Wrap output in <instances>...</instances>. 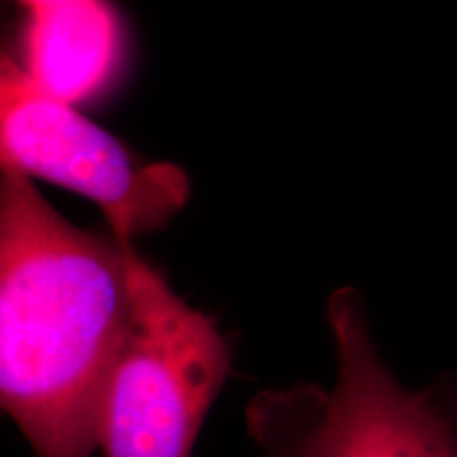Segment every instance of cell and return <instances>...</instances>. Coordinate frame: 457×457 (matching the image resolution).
Returning <instances> with one entry per match:
<instances>
[{
  "label": "cell",
  "mask_w": 457,
  "mask_h": 457,
  "mask_svg": "<svg viewBox=\"0 0 457 457\" xmlns=\"http://www.w3.org/2000/svg\"><path fill=\"white\" fill-rule=\"evenodd\" d=\"M231 370L214 320L131 254V303L96 421L102 457H193L205 415Z\"/></svg>",
  "instance_id": "cell-2"
},
{
  "label": "cell",
  "mask_w": 457,
  "mask_h": 457,
  "mask_svg": "<svg viewBox=\"0 0 457 457\" xmlns=\"http://www.w3.org/2000/svg\"><path fill=\"white\" fill-rule=\"evenodd\" d=\"M0 171L64 187L104 214L108 231L131 239L168 225L185 208L179 165L148 162L81 111L55 100L0 51Z\"/></svg>",
  "instance_id": "cell-4"
},
{
  "label": "cell",
  "mask_w": 457,
  "mask_h": 457,
  "mask_svg": "<svg viewBox=\"0 0 457 457\" xmlns=\"http://www.w3.org/2000/svg\"><path fill=\"white\" fill-rule=\"evenodd\" d=\"M328 324L339 362L335 386L259 394L248 428L261 455L457 457L453 428L432 394L404 390L387 370L356 290L330 296Z\"/></svg>",
  "instance_id": "cell-3"
},
{
  "label": "cell",
  "mask_w": 457,
  "mask_h": 457,
  "mask_svg": "<svg viewBox=\"0 0 457 457\" xmlns=\"http://www.w3.org/2000/svg\"><path fill=\"white\" fill-rule=\"evenodd\" d=\"M131 239L87 231L0 171V411L37 457H91L131 303Z\"/></svg>",
  "instance_id": "cell-1"
},
{
  "label": "cell",
  "mask_w": 457,
  "mask_h": 457,
  "mask_svg": "<svg viewBox=\"0 0 457 457\" xmlns=\"http://www.w3.org/2000/svg\"><path fill=\"white\" fill-rule=\"evenodd\" d=\"M17 41L21 71L77 111L106 100L128 74L129 28L114 4L98 0L21 3Z\"/></svg>",
  "instance_id": "cell-5"
}]
</instances>
